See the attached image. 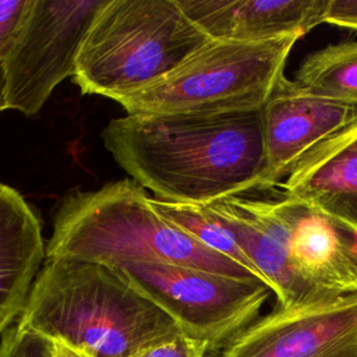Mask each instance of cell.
<instances>
[{"instance_id":"obj_1","label":"cell","mask_w":357,"mask_h":357,"mask_svg":"<svg viewBox=\"0 0 357 357\" xmlns=\"http://www.w3.org/2000/svg\"><path fill=\"white\" fill-rule=\"evenodd\" d=\"M100 135L120 167L163 201L209 205L252 194L264 165L259 110L127 114Z\"/></svg>"},{"instance_id":"obj_2","label":"cell","mask_w":357,"mask_h":357,"mask_svg":"<svg viewBox=\"0 0 357 357\" xmlns=\"http://www.w3.org/2000/svg\"><path fill=\"white\" fill-rule=\"evenodd\" d=\"M17 325L86 357H134L184 335L112 266L71 257L45 258Z\"/></svg>"},{"instance_id":"obj_3","label":"cell","mask_w":357,"mask_h":357,"mask_svg":"<svg viewBox=\"0 0 357 357\" xmlns=\"http://www.w3.org/2000/svg\"><path fill=\"white\" fill-rule=\"evenodd\" d=\"M54 257L102 264L155 261L226 276L255 278L165 220L152 208L145 188L132 178L66 195L46 244V258Z\"/></svg>"},{"instance_id":"obj_4","label":"cell","mask_w":357,"mask_h":357,"mask_svg":"<svg viewBox=\"0 0 357 357\" xmlns=\"http://www.w3.org/2000/svg\"><path fill=\"white\" fill-rule=\"evenodd\" d=\"M209 38L178 0H106L75 61L82 93L119 100L176 70Z\"/></svg>"},{"instance_id":"obj_5","label":"cell","mask_w":357,"mask_h":357,"mask_svg":"<svg viewBox=\"0 0 357 357\" xmlns=\"http://www.w3.org/2000/svg\"><path fill=\"white\" fill-rule=\"evenodd\" d=\"M300 39H209L176 70L117 100L127 114H226L259 110Z\"/></svg>"},{"instance_id":"obj_6","label":"cell","mask_w":357,"mask_h":357,"mask_svg":"<svg viewBox=\"0 0 357 357\" xmlns=\"http://www.w3.org/2000/svg\"><path fill=\"white\" fill-rule=\"evenodd\" d=\"M169 314L183 333L222 349L259 317L271 287L257 278H234L155 261L106 264Z\"/></svg>"},{"instance_id":"obj_7","label":"cell","mask_w":357,"mask_h":357,"mask_svg":"<svg viewBox=\"0 0 357 357\" xmlns=\"http://www.w3.org/2000/svg\"><path fill=\"white\" fill-rule=\"evenodd\" d=\"M105 1L29 0L1 60L7 109L32 116L73 77L82 40Z\"/></svg>"},{"instance_id":"obj_8","label":"cell","mask_w":357,"mask_h":357,"mask_svg":"<svg viewBox=\"0 0 357 357\" xmlns=\"http://www.w3.org/2000/svg\"><path fill=\"white\" fill-rule=\"evenodd\" d=\"M247 195L311 294L357 293V220L333 205Z\"/></svg>"},{"instance_id":"obj_9","label":"cell","mask_w":357,"mask_h":357,"mask_svg":"<svg viewBox=\"0 0 357 357\" xmlns=\"http://www.w3.org/2000/svg\"><path fill=\"white\" fill-rule=\"evenodd\" d=\"M219 357H357V293L276 304L233 336Z\"/></svg>"},{"instance_id":"obj_10","label":"cell","mask_w":357,"mask_h":357,"mask_svg":"<svg viewBox=\"0 0 357 357\" xmlns=\"http://www.w3.org/2000/svg\"><path fill=\"white\" fill-rule=\"evenodd\" d=\"M259 116L264 165L254 192L273 191L304 153L357 119V107L310 93L283 75Z\"/></svg>"},{"instance_id":"obj_11","label":"cell","mask_w":357,"mask_h":357,"mask_svg":"<svg viewBox=\"0 0 357 357\" xmlns=\"http://www.w3.org/2000/svg\"><path fill=\"white\" fill-rule=\"evenodd\" d=\"M178 4L209 39L264 42L304 36L324 22L328 0H178Z\"/></svg>"},{"instance_id":"obj_12","label":"cell","mask_w":357,"mask_h":357,"mask_svg":"<svg viewBox=\"0 0 357 357\" xmlns=\"http://www.w3.org/2000/svg\"><path fill=\"white\" fill-rule=\"evenodd\" d=\"M45 258L38 215L15 188L0 181V336L21 315Z\"/></svg>"},{"instance_id":"obj_13","label":"cell","mask_w":357,"mask_h":357,"mask_svg":"<svg viewBox=\"0 0 357 357\" xmlns=\"http://www.w3.org/2000/svg\"><path fill=\"white\" fill-rule=\"evenodd\" d=\"M276 188L317 205L357 195V119L304 153Z\"/></svg>"},{"instance_id":"obj_14","label":"cell","mask_w":357,"mask_h":357,"mask_svg":"<svg viewBox=\"0 0 357 357\" xmlns=\"http://www.w3.org/2000/svg\"><path fill=\"white\" fill-rule=\"evenodd\" d=\"M293 79L310 93L357 107V40L331 43L307 54Z\"/></svg>"},{"instance_id":"obj_15","label":"cell","mask_w":357,"mask_h":357,"mask_svg":"<svg viewBox=\"0 0 357 357\" xmlns=\"http://www.w3.org/2000/svg\"><path fill=\"white\" fill-rule=\"evenodd\" d=\"M151 205L165 220L209 250L237 262L257 279L262 280L261 275L240 248L231 233L219 222L208 205L172 202L155 197H151Z\"/></svg>"},{"instance_id":"obj_16","label":"cell","mask_w":357,"mask_h":357,"mask_svg":"<svg viewBox=\"0 0 357 357\" xmlns=\"http://www.w3.org/2000/svg\"><path fill=\"white\" fill-rule=\"evenodd\" d=\"M0 357H52V353L46 339L15 324L1 336Z\"/></svg>"},{"instance_id":"obj_17","label":"cell","mask_w":357,"mask_h":357,"mask_svg":"<svg viewBox=\"0 0 357 357\" xmlns=\"http://www.w3.org/2000/svg\"><path fill=\"white\" fill-rule=\"evenodd\" d=\"M209 351L204 342L180 335L172 340L152 346L134 357H205Z\"/></svg>"},{"instance_id":"obj_18","label":"cell","mask_w":357,"mask_h":357,"mask_svg":"<svg viewBox=\"0 0 357 357\" xmlns=\"http://www.w3.org/2000/svg\"><path fill=\"white\" fill-rule=\"evenodd\" d=\"M29 0H0V61L25 14Z\"/></svg>"},{"instance_id":"obj_19","label":"cell","mask_w":357,"mask_h":357,"mask_svg":"<svg viewBox=\"0 0 357 357\" xmlns=\"http://www.w3.org/2000/svg\"><path fill=\"white\" fill-rule=\"evenodd\" d=\"M324 22L357 31V0H328Z\"/></svg>"},{"instance_id":"obj_20","label":"cell","mask_w":357,"mask_h":357,"mask_svg":"<svg viewBox=\"0 0 357 357\" xmlns=\"http://www.w3.org/2000/svg\"><path fill=\"white\" fill-rule=\"evenodd\" d=\"M52 357H86L85 354L71 349L70 346L61 342H49Z\"/></svg>"},{"instance_id":"obj_21","label":"cell","mask_w":357,"mask_h":357,"mask_svg":"<svg viewBox=\"0 0 357 357\" xmlns=\"http://www.w3.org/2000/svg\"><path fill=\"white\" fill-rule=\"evenodd\" d=\"M328 205L336 206L337 209H340L342 212H344L346 215H349L354 220H357V195L347 197V198H343V199H337V201H335L332 204H328Z\"/></svg>"},{"instance_id":"obj_22","label":"cell","mask_w":357,"mask_h":357,"mask_svg":"<svg viewBox=\"0 0 357 357\" xmlns=\"http://www.w3.org/2000/svg\"><path fill=\"white\" fill-rule=\"evenodd\" d=\"M6 109H7V105H6V99H4V75H3L1 61H0V112H3Z\"/></svg>"}]
</instances>
